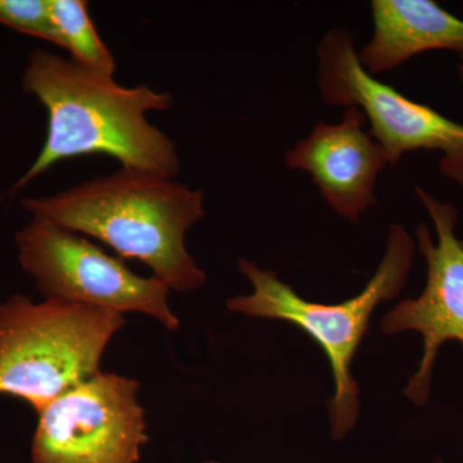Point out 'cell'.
<instances>
[{
	"mask_svg": "<svg viewBox=\"0 0 463 463\" xmlns=\"http://www.w3.org/2000/svg\"><path fill=\"white\" fill-rule=\"evenodd\" d=\"M32 218L87 234L137 259L176 292L196 291L206 273L185 248L205 216V192L175 178L121 167L51 196L23 197Z\"/></svg>",
	"mask_w": 463,
	"mask_h": 463,
	"instance_id": "obj_2",
	"label": "cell"
},
{
	"mask_svg": "<svg viewBox=\"0 0 463 463\" xmlns=\"http://www.w3.org/2000/svg\"><path fill=\"white\" fill-rule=\"evenodd\" d=\"M414 257V242L404 225L390 228L385 255L364 291L344 303H312L298 295L272 270L240 259V272L254 291L227 301V307L252 318L279 319L297 326L322 347L332 368L335 394L328 402L331 435L341 440L354 429L359 417V386L352 376L356 350L370 327L381 301L397 297L407 283Z\"/></svg>",
	"mask_w": 463,
	"mask_h": 463,
	"instance_id": "obj_3",
	"label": "cell"
},
{
	"mask_svg": "<svg viewBox=\"0 0 463 463\" xmlns=\"http://www.w3.org/2000/svg\"><path fill=\"white\" fill-rule=\"evenodd\" d=\"M52 17L71 60L96 74L114 78L116 61L100 39L84 0H50Z\"/></svg>",
	"mask_w": 463,
	"mask_h": 463,
	"instance_id": "obj_11",
	"label": "cell"
},
{
	"mask_svg": "<svg viewBox=\"0 0 463 463\" xmlns=\"http://www.w3.org/2000/svg\"><path fill=\"white\" fill-rule=\"evenodd\" d=\"M203 463H221V462H216V461H206V462H203Z\"/></svg>",
	"mask_w": 463,
	"mask_h": 463,
	"instance_id": "obj_15",
	"label": "cell"
},
{
	"mask_svg": "<svg viewBox=\"0 0 463 463\" xmlns=\"http://www.w3.org/2000/svg\"><path fill=\"white\" fill-rule=\"evenodd\" d=\"M23 87L47 111V136L32 166L0 200L16 196L61 161L87 155H106L125 169L178 175L175 143L147 118L172 108L173 94L145 84L123 87L45 50L27 56Z\"/></svg>",
	"mask_w": 463,
	"mask_h": 463,
	"instance_id": "obj_1",
	"label": "cell"
},
{
	"mask_svg": "<svg viewBox=\"0 0 463 463\" xmlns=\"http://www.w3.org/2000/svg\"><path fill=\"white\" fill-rule=\"evenodd\" d=\"M316 53L322 99L330 106L361 109L371 125L368 132L383 147L390 166L410 152H439L440 173L463 187V124L371 75L346 30L335 27L326 33Z\"/></svg>",
	"mask_w": 463,
	"mask_h": 463,
	"instance_id": "obj_5",
	"label": "cell"
},
{
	"mask_svg": "<svg viewBox=\"0 0 463 463\" xmlns=\"http://www.w3.org/2000/svg\"><path fill=\"white\" fill-rule=\"evenodd\" d=\"M125 323L114 310L14 295L0 304V395L38 413L102 373L103 353Z\"/></svg>",
	"mask_w": 463,
	"mask_h": 463,
	"instance_id": "obj_4",
	"label": "cell"
},
{
	"mask_svg": "<svg viewBox=\"0 0 463 463\" xmlns=\"http://www.w3.org/2000/svg\"><path fill=\"white\" fill-rule=\"evenodd\" d=\"M365 124L361 109L347 108L339 123H317L285 154L286 165L309 174L327 205L353 223L379 203L377 178L389 165Z\"/></svg>",
	"mask_w": 463,
	"mask_h": 463,
	"instance_id": "obj_9",
	"label": "cell"
},
{
	"mask_svg": "<svg viewBox=\"0 0 463 463\" xmlns=\"http://www.w3.org/2000/svg\"><path fill=\"white\" fill-rule=\"evenodd\" d=\"M139 383L99 373L38 413L33 463H139L148 441Z\"/></svg>",
	"mask_w": 463,
	"mask_h": 463,
	"instance_id": "obj_7",
	"label": "cell"
},
{
	"mask_svg": "<svg viewBox=\"0 0 463 463\" xmlns=\"http://www.w3.org/2000/svg\"><path fill=\"white\" fill-rule=\"evenodd\" d=\"M0 25L63 48L50 0H0Z\"/></svg>",
	"mask_w": 463,
	"mask_h": 463,
	"instance_id": "obj_12",
	"label": "cell"
},
{
	"mask_svg": "<svg viewBox=\"0 0 463 463\" xmlns=\"http://www.w3.org/2000/svg\"><path fill=\"white\" fill-rule=\"evenodd\" d=\"M373 33L358 51L371 75L392 71L430 51L457 52L463 57V18L431 0H373Z\"/></svg>",
	"mask_w": 463,
	"mask_h": 463,
	"instance_id": "obj_10",
	"label": "cell"
},
{
	"mask_svg": "<svg viewBox=\"0 0 463 463\" xmlns=\"http://www.w3.org/2000/svg\"><path fill=\"white\" fill-rule=\"evenodd\" d=\"M457 74H458L459 81L463 85V57H459L458 65H457Z\"/></svg>",
	"mask_w": 463,
	"mask_h": 463,
	"instance_id": "obj_13",
	"label": "cell"
},
{
	"mask_svg": "<svg viewBox=\"0 0 463 463\" xmlns=\"http://www.w3.org/2000/svg\"><path fill=\"white\" fill-rule=\"evenodd\" d=\"M18 261L48 300L103 307L125 315L143 313L166 330L179 319L167 303L170 288L155 276L132 272L120 257H112L76 232L32 218L16 233Z\"/></svg>",
	"mask_w": 463,
	"mask_h": 463,
	"instance_id": "obj_6",
	"label": "cell"
},
{
	"mask_svg": "<svg viewBox=\"0 0 463 463\" xmlns=\"http://www.w3.org/2000/svg\"><path fill=\"white\" fill-rule=\"evenodd\" d=\"M416 194L430 216L437 232L432 240L428 225L417 227V246L425 258L428 279L416 298H405L386 313L381 321L385 335L417 331L422 335L423 354L419 370L404 389L405 397L423 407L431 392L432 370L439 349L447 341L463 346V241L456 234L458 210L437 199L421 187Z\"/></svg>",
	"mask_w": 463,
	"mask_h": 463,
	"instance_id": "obj_8",
	"label": "cell"
},
{
	"mask_svg": "<svg viewBox=\"0 0 463 463\" xmlns=\"http://www.w3.org/2000/svg\"><path fill=\"white\" fill-rule=\"evenodd\" d=\"M434 463H444V462L441 461V459H437V461H434Z\"/></svg>",
	"mask_w": 463,
	"mask_h": 463,
	"instance_id": "obj_14",
	"label": "cell"
}]
</instances>
